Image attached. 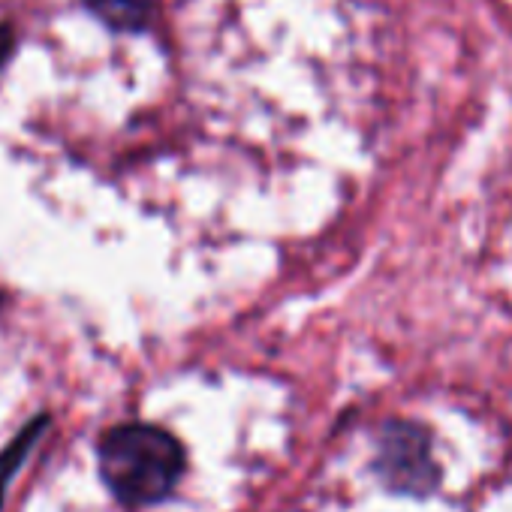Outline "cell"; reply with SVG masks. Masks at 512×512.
<instances>
[{
	"instance_id": "6da1fadb",
	"label": "cell",
	"mask_w": 512,
	"mask_h": 512,
	"mask_svg": "<svg viewBox=\"0 0 512 512\" xmlns=\"http://www.w3.org/2000/svg\"><path fill=\"white\" fill-rule=\"evenodd\" d=\"M97 470L124 509H145L172 497L187 470V452L160 425L121 422L100 437Z\"/></svg>"
},
{
	"instance_id": "7a4b0ae2",
	"label": "cell",
	"mask_w": 512,
	"mask_h": 512,
	"mask_svg": "<svg viewBox=\"0 0 512 512\" xmlns=\"http://www.w3.org/2000/svg\"><path fill=\"white\" fill-rule=\"evenodd\" d=\"M374 473L395 494H434L440 485V467L431 455V431L419 422L389 419L377 437Z\"/></svg>"
},
{
	"instance_id": "3957f363",
	"label": "cell",
	"mask_w": 512,
	"mask_h": 512,
	"mask_svg": "<svg viewBox=\"0 0 512 512\" xmlns=\"http://www.w3.org/2000/svg\"><path fill=\"white\" fill-rule=\"evenodd\" d=\"M82 4L118 34H142L151 28L160 0H82Z\"/></svg>"
},
{
	"instance_id": "277c9868",
	"label": "cell",
	"mask_w": 512,
	"mask_h": 512,
	"mask_svg": "<svg viewBox=\"0 0 512 512\" xmlns=\"http://www.w3.org/2000/svg\"><path fill=\"white\" fill-rule=\"evenodd\" d=\"M52 425V416L49 413H40L34 416L4 449H0V506L7 500V491H10V482L16 479V473L25 467L28 455L34 452V446L43 440V434L49 431Z\"/></svg>"
},
{
	"instance_id": "5b68a950",
	"label": "cell",
	"mask_w": 512,
	"mask_h": 512,
	"mask_svg": "<svg viewBox=\"0 0 512 512\" xmlns=\"http://www.w3.org/2000/svg\"><path fill=\"white\" fill-rule=\"evenodd\" d=\"M13 49H16V31H13L10 22H0V70L7 67Z\"/></svg>"
}]
</instances>
